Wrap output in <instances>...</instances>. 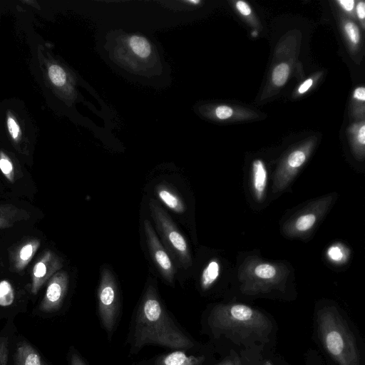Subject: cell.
Listing matches in <instances>:
<instances>
[{"label":"cell","mask_w":365,"mask_h":365,"mask_svg":"<svg viewBox=\"0 0 365 365\" xmlns=\"http://www.w3.org/2000/svg\"><path fill=\"white\" fill-rule=\"evenodd\" d=\"M156 344L170 349H190L191 339L173 322L161 304L157 291L149 285L138 309L133 349Z\"/></svg>","instance_id":"1"},{"label":"cell","mask_w":365,"mask_h":365,"mask_svg":"<svg viewBox=\"0 0 365 365\" xmlns=\"http://www.w3.org/2000/svg\"><path fill=\"white\" fill-rule=\"evenodd\" d=\"M209 324L215 334L244 344L264 341L272 329L267 316L242 304L216 306L209 317Z\"/></svg>","instance_id":"2"},{"label":"cell","mask_w":365,"mask_h":365,"mask_svg":"<svg viewBox=\"0 0 365 365\" xmlns=\"http://www.w3.org/2000/svg\"><path fill=\"white\" fill-rule=\"evenodd\" d=\"M317 323L324 350L338 365H361L354 335L336 309L327 307L319 310Z\"/></svg>","instance_id":"3"},{"label":"cell","mask_w":365,"mask_h":365,"mask_svg":"<svg viewBox=\"0 0 365 365\" xmlns=\"http://www.w3.org/2000/svg\"><path fill=\"white\" fill-rule=\"evenodd\" d=\"M149 209L158 231L171 256L185 269L192 264L187 241L166 211L154 199L148 202Z\"/></svg>","instance_id":"4"},{"label":"cell","mask_w":365,"mask_h":365,"mask_svg":"<svg viewBox=\"0 0 365 365\" xmlns=\"http://www.w3.org/2000/svg\"><path fill=\"white\" fill-rule=\"evenodd\" d=\"M98 312L102 324L109 335L113 331L119 312L118 290L110 270L104 267L98 289Z\"/></svg>","instance_id":"5"},{"label":"cell","mask_w":365,"mask_h":365,"mask_svg":"<svg viewBox=\"0 0 365 365\" xmlns=\"http://www.w3.org/2000/svg\"><path fill=\"white\" fill-rule=\"evenodd\" d=\"M144 233L148 248L156 267L163 277L169 283H173L176 274L175 264L160 242L150 222L143 221Z\"/></svg>","instance_id":"6"},{"label":"cell","mask_w":365,"mask_h":365,"mask_svg":"<svg viewBox=\"0 0 365 365\" xmlns=\"http://www.w3.org/2000/svg\"><path fill=\"white\" fill-rule=\"evenodd\" d=\"M66 281L61 277L52 281L46 290L45 298L40 307L44 312H51L57 310L65 294Z\"/></svg>","instance_id":"7"},{"label":"cell","mask_w":365,"mask_h":365,"mask_svg":"<svg viewBox=\"0 0 365 365\" xmlns=\"http://www.w3.org/2000/svg\"><path fill=\"white\" fill-rule=\"evenodd\" d=\"M204 356H187L182 351H175L158 359L157 365H201Z\"/></svg>","instance_id":"8"},{"label":"cell","mask_w":365,"mask_h":365,"mask_svg":"<svg viewBox=\"0 0 365 365\" xmlns=\"http://www.w3.org/2000/svg\"><path fill=\"white\" fill-rule=\"evenodd\" d=\"M155 192L161 202L173 211L179 214L185 212V206L181 198L166 185H159Z\"/></svg>","instance_id":"9"},{"label":"cell","mask_w":365,"mask_h":365,"mask_svg":"<svg viewBox=\"0 0 365 365\" xmlns=\"http://www.w3.org/2000/svg\"><path fill=\"white\" fill-rule=\"evenodd\" d=\"M15 365H43L38 352L27 343L21 344L15 354Z\"/></svg>","instance_id":"10"},{"label":"cell","mask_w":365,"mask_h":365,"mask_svg":"<svg viewBox=\"0 0 365 365\" xmlns=\"http://www.w3.org/2000/svg\"><path fill=\"white\" fill-rule=\"evenodd\" d=\"M252 173L255 195L258 200H261L264 196L267 178V170L262 161L256 160L253 162Z\"/></svg>","instance_id":"11"},{"label":"cell","mask_w":365,"mask_h":365,"mask_svg":"<svg viewBox=\"0 0 365 365\" xmlns=\"http://www.w3.org/2000/svg\"><path fill=\"white\" fill-rule=\"evenodd\" d=\"M129 49L138 58L145 60L150 56L152 46L145 37L138 35H132L126 41Z\"/></svg>","instance_id":"12"},{"label":"cell","mask_w":365,"mask_h":365,"mask_svg":"<svg viewBox=\"0 0 365 365\" xmlns=\"http://www.w3.org/2000/svg\"><path fill=\"white\" fill-rule=\"evenodd\" d=\"M220 266L215 260L210 261L203 269L200 284L203 289H207L215 282L219 276Z\"/></svg>","instance_id":"13"},{"label":"cell","mask_w":365,"mask_h":365,"mask_svg":"<svg viewBox=\"0 0 365 365\" xmlns=\"http://www.w3.org/2000/svg\"><path fill=\"white\" fill-rule=\"evenodd\" d=\"M48 76L51 83L58 87L66 85L67 75L64 69L58 64H52L48 67Z\"/></svg>","instance_id":"14"},{"label":"cell","mask_w":365,"mask_h":365,"mask_svg":"<svg viewBox=\"0 0 365 365\" xmlns=\"http://www.w3.org/2000/svg\"><path fill=\"white\" fill-rule=\"evenodd\" d=\"M14 299V294L12 286L6 280L0 282V306L7 307L11 305Z\"/></svg>","instance_id":"15"},{"label":"cell","mask_w":365,"mask_h":365,"mask_svg":"<svg viewBox=\"0 0 365 365\" xmlns=\"http://www.w3.org/2000/svg\"><path fill=\"white\" fill-rule=\"evenodd\" d=\"M289 68L287 63H282L277 66L272 73V81L278 86L285 83L288 76Z\"/></svg>","instance_id":"16"},{"label":"cell","mask_w":365,"mask_h":365,"mask_svg":"<svg viewBox=\"0 0 365 365\" xmlns=\"http://www.w3.org/2000/svg\"><path fill=\"white\" fill-rule=\"evenodd\" d=\"M255 274L260 279H269L276 275V269L269 264H261L256 267Z\"/></svg>","instance_id":"17"},{"label":"cell","mask_w":365,"mask_h":365,"mask_svg":"<svg viewBox=\"0 0 365 365\" xmlns=\"http://www.w3.org/2000/svg\"><path fill=\"white\" fill-rule=\"evenodd\" d=\"M316 221V217L313 214H307L300 216L296 222L295 227L299 231H306L310 229Z\"/></svg>","instance_id":"18"},{"label":"cell","mask_w":365,"mask_h":365,"mask_svg":"<svg viewBox=\"0 0 365 365\" xmlns=\"http://www.w3.org/2000/svg\"><path fill=\"white\" fill-rule=\"evenodd\" d=\"M306 160V155L302 150L292 152L287 158V164L292 169L300 167Z\"/></svg>","instance_id":"19"},{"label":"cell","mask_w":365,"mask_h":365,"mask_svg":"<svg viewBox=\"0 0 365 365\" xmlns=\"http://www.w3.org/2000/svg\"><path fill=\"white\" fill-rule=\"evenodd\" d=\"M6 125L10 135L14 140H17L20 136L21 129L16 120L12 116H8Z\"/></svg>","instance_id":"20"},{"label":"cell","mask_w":365,"mask_h":365,"mask_svg":"<svg viewBox=\"0 0 365 365\" xmlns=\"http://www.w3.org/2000/svg\"><path fill=\"white\" fill-rule=\"evenodd\" d=\"M345 31L353 43H357L359 41V32L357 26L352 22H347L344 26Z\"/></svg>","instance_id":"21"},{"label":"cell","mask_w":365,"mask_h":365,"mask_svg":"<svg viewBox=\"0 0 365 365\" xmlns=\"http://www.w3.org/2000/svg\"><path fill=\"white\" fill-rule=\"evenodd\" d=\"M8 339L6 337L0 338V365H7L8 361Z\"/></svg>","instance_id":"22"},{"label":"cell","mask_w":365,"mask_h":365,"mask_svg":"<svg viewBox=\"0 0 365 365\" xmlns=\"http://www.w3.org/2000/svg\"><path fill=\"white\" fill-rule=\"evenodd\" d=\"M0 169L8 178H11L13 166L9 159L4 157L0 158Z\"/></svg>","instance_id":"23"},{"label":"cell","mask_w":365,"mask_h":365,"mask_svg":"<svg viewBox=\"0 0 365 365\" xmlns=\"http://www.w3.org/2000/svg\"><path fill=\"white\" fill-rule=\"evenodd\" d=\"M232 113V109L227 106H220L215 109L216 116L221 120L230 118Z\"/></svg>","instance_id":"24"},{"label":"cell","mask_w":365,"mask_h":365,"mask_svg":"<svg viewBox=\"0 0 365 365\" xmlns=\"http://www.w3.org/2000/svg\"><path fill=\"white\" fill-rule=\"evenodd\" d=\"M33 251L34 247L32 245H26L22 247V249L20 251V258L24 261L28 260L31 257Z\"/></svg>","instance_id":"25"},{"label":"cell","mask_w":365,"mask_h":365,"mask_svg":"<svg viewBox=\"0 0 365 365\" xmlns=\"http://www.w3.org/2000/svg\"><path fill=\"white\" fill-rule=\"evenodd\" d=\"M217 365H243L240 359L236 354H232Z\"/></svg>","instance_id":"26"},{"label":"cell","mask_w":365,"mask_h":365,"mask_svg":"<svg viewBox=\"0 0 365 365\" xmlns=\"http://www.w3.org/2000/svg\"><path fill=\"white\" fill-rule=\"evenodd\" d=\"M46 272V267L43 262H38L34 268V274L36 278L43 277Z\"/></svg>","instance_id":"27"},{"label":"cell","mask_w":365,"mask_h":365,"mask_svg":"<svg viewBox=\"0 0 365 365\" xmlns=\"http://www.w3.org/2000/svg\"><path fill=\"white\" fill-rule=\"evenodd\" d=\"M237 10L244 16H248L251 14V9L248 4L242 1H239L236 4Z\"/></svg>","instance_id":"28"},{"label":"cell","mask_w":365,"mask_h":365,"mask_svg":"<svg viewBox=\"0 0 365 365\" xmlns=\"http://www.w3.org/2000/svg\"><path fill=\"white\" fill-rule=\"evenodd\" d=\"M71 365H88L83 359L76 353L71 354Z\"/></svg>","instance_id":"29"},{"label":"cell","mask_w":365,"mask_h":365,"mask_svg":"<svg viewBox=\"0 0 365 365\" xmlns=\"http://www.w3.org/2000/svg\"><path fill=\"white\" fill-rule=\"evenodd\" d=\"M339 2L342 8L348 11H351L354 6V1L353 0H340Z\"/></svg>","instance_id":"30"},{"label":"cell","mask_w":365,"mask_h":365,"mask_svg":"<svg viewBox=\"0 0 365 365\" xmlns=\"http://www.w3.org/2000/svg\"><path fill=\"white\" fill-rule=\"evenodd\" d=\"M354 98L364 101H365V88L359 87L354 91Z\"/></svg>","instance_id":"31"},{"label":"cell","mask_w":365,"mask_h":365,"mask_svg":"<svg viewBox=\"0 0 365 365\" xmlns=\"http://www.w3.org/2000/svg\"><path fill=\"white\" fill-rule=\"evenodd\" d=\"M356 13L360 19H364L365 17V4L364 1H360L356 6Z\"/></svg>","instance_id":"32"},{"label":"cell","mask_w":365,"mask_h":365,"mask_svg":"<svg viewBox=\"0 0 365 365\" xmlns=\"http://www.w3.org/2000/svg\"><path fill=\"white\" fill-rule=\"evenodd\" d=\"M329 255L334 260L339 259L341 256V251L338 247H331L329 250Z\"/></svg>","instance_id":"33"},{"label":"cell","mask_w":365,"mask_h":365,"mask_svg":"<svg viewBox=\"0 0 365 365\" xmlns=\"http://www.w3.org/2000/svg\"><path fill=\"white\" fill-rule=\"evenodd\" d=\"M312 80L311 78L306 80L299 88L298 91L299 93H305L312 85Z\"/></svg>","instance_id":"34"},{"label":"cell","mask_w":365,"mask_h":365,"mask_svg":"<svg viewBox=\"0 0 365 365\" xmlns=\"http://www.w3.org/2000/svg\"><path fill=\"white\" fill-rule=\"evenodd\" d=\"M358 141L361 144L364 145L365 143V126L362 125L359 132L357 135Z\"/></svg>","instance_id":"35"},{"label":"cell","mask_w":365,"mask_h":365,"mask_svg":"<svg viewBox=\"0 0 365 365\" xmlns=\"http://www.w3.org/2000/svg\"><path fill=\"white\" fill-rule=\"evenodd\" d=\"M185 2H186V3H190V4H199L200 1H194V0H191V1H186Z\"/></svg>","instance_id":"36"},{"label":"cell","mask_w":365,"mask_h":365,"mask_svg":"<svg viewBox=\"0 0 365 365\" xmlns=\"http://www.w3.org/2000/svg\"><path fill=\"white\" fill-rule=\"evenodd\" d=\"M264 365H273V364L270 361L267 360L264 361Z\"/></svg>","instance_id":"37"},{"label":"cell","mask_w":365,"mask_h":365,"mask_svg":"<svg viewBox=\"0 0 365 365\" xmlns=\"http://www.w3.org/2000/svg\"><path fill=\"white\" fill-rule=\"evenodd\" d=\"M253 36H256V32L252 33Z\"/></svg>","instance_id":"38"}]
</instances>
